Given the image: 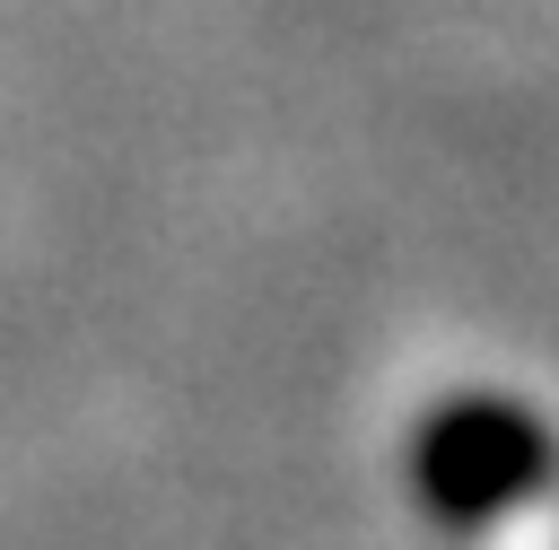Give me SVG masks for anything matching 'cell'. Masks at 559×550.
<instances>
[{"instance_id":"6da1fadb","label":"cell","mask_w":559,"mask_h":550,"mask_svg":"<svg viewBox=\"0 0 559 550\" xmlns=\"http://www.w3.org/2000/svg\"><path fill=\"white\" fill-rule=\"evenodd\" d=\"M559 480V437L507 393H454L411 437V489L437 524H489Z\"/></svg>"}]
</instances>
